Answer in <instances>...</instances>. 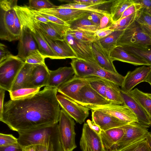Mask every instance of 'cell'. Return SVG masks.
Returning <instances> with one entry per match:
<instances>
[{
	"label": "cell",
	"instance_id": "8d00e7d4",
	"mask_svg": "<svg viewBox=\"0 0 151 151\" xmlns=\"http://www.w3.org/2000/svg\"><path fill=\"white\" fill-rule=\"evenodd\" d=\"M146 136L139 139L116 151H150Z\"/></svg>",
	"mask_w": 151,
	"mask_h": 151
},
{
	"label": "cell",
	"instance_id": "03108f58",
	"mask_svg": "<svg viewBox=\"0 0 151 151\" xmlns=\"http://www.w3.org/2000/svg\"><path fill=\"white\" fill-rule=\"evenodd\" d=\"M150 134H151V132H150Z\"/></svg>",
	"mask_w": 151,
	"mask_h": 151
},
{
	"label": "cell",
	"instance_id": "44dd1931",
	"mask_svg": "<svg viewBox=\"0 0 151 151\" xmlns=\"http://www.w3.org/2000/svg\"><path fill=\"white\" fill-rule=\"evenodd\" d=\"M38 11L54 16L66 23L81 17L88 12L75 9L57 7L54 9H42Z\"/></svg>",
	"mask_w": 151,
	"mask_h": 151
},
{
	"label": "cell",
	"instance_id": "5bb4252c",
	"mask_svg": "<svg viewBox=\"0 0 151 151\" xmlns=\"http://www.w3.org/2000/svg\"><path fill=\"white\" fill-rule=\"evenodd\" d=\"M64 39L75 53L77 58L85 60H95L92 49V42L78 40L67 32Z\"/></svg>",
	"mask_w": 151,
	"mask_h": 151
},
{
	"label": "cell",
	"instance_id": "f1b7e54d",
	"mask_svg": "<svg viewBox=\"0 0 151 151\" xmlns=\"http://www.w3.org/2000/svg\"><path fill=\"white\" fill-rule=\"evenodd\" d=\"M36 65L25 63L18 74L10 91L25 88L30 73Z\"/></svg>",
	"mask_w": 151,
	"mask_h": 151
},
{
	"label": "cell",
	"instance_id": "681fc988",
	"mask_svg": "<svg viewBox=\"0 0 151 151\" xmlns=\"http://www.w3.org/2000/svg\"><path fill=\"white\" fill-rule=\"evenodd\" d=\"M141 8L139 4L134 2L125 10L120 19L128 16L135 12L141 11Z\"/></svg>",
	"mask_w": 151,
	"mask_h": 151
},
{
	"label": "cell",
	"instance_id": "d6a6232c",
	"mask_svg": "<svg viewBox=\"0 0 151 151\" xmlns=\"http://www.w3.org/2000/svg\"><path fill=\"white\" fill-rule=\"evenodd\" d=\"M124 30H114L107 36L99 39L101 46L109 54L116 46L117 42Z\"/></svg>",
	"mask_w": 151,
	"mask_h": 151
},
{
	"label": "cell",
	"instance_id": "b9f144b4",
	"mask_svg": "<svg viewBox=\"0 0 151 151\" xmlns=\"http://www.w3.org/2000/svg\"><path fill=\"white\" fill-rule=\"evenodd\" d=\"M136 21L143 32L151 38V16L141 12Z\"/></svg>",
	"mask_w": 151,
	"mask_h": 151
},
{
	"label": "cell",
	"instance_id": "6da1fadb",
	"mask_svg": "<svg viewBox=\"0 0 151 151\" xmlns=\"http://www.w3.org/2000/svg\"><path fill=\"white\" fill-rule=\"evenodd\" d=\"M58 92L56 88L46 86L28 97L10 99L4 105L0 121L17 132L58 123L60 106L57 98Z\"/></svg>",
	"mask_w": 151,
	"mask_h": 151
},
{
	"label": "cell",
	"instance_id": "ab89813d",
	"mask_svg": "<svg viewBox=\"0 0 151 151\" xmlns=\"http://www.w3.org/2000/svg\"><path fill=\"white\" fill-rule=\"evenodd\" d=\"M41 88H22L9 92L10 99L15 100L24 98L40 91Z\"/></svg>",
	"mask_w": 151,
	"mask_h": 151
},
{
	"label": "cell",
	"instance_id": "d590c367",
	"mask_svg": "<svg viewBox=\"0 0 151 151\" xmlns=\"http://www.w3.org/2000/svg\"><path fill=\"white\" fill-rule=\"evenodd\" d=\"M141 11H139L128 16L120 19L114 23L109 28L113 30H124L136 19Z\"/></svg>",
	"mask_w": 151,
	"mask_h": 151
},
{
	"label": "cell",
	"instance_id": "7a4b0ae2",
	"mask_svg": "<svg viewBox=\"0 0 151 151\" xmlns=\"http://www.w3.org/2000/svg\"><path fill=\"white\" fill-rule=\"evenodd\" d=\"M18 143L23 148L41 145L63 151L60 142L58 123L45 125L18 132Z\"/></svg>",
	"mask_w": 151,
	"mask_h": 151
},
{
	"label": "cell",
	"instance_id": "ac0fdd59",
	"mask_svg": "<svg viewBox=\"0 0 151 151\" xmlns=\"http://www.w3.org/2000/svg\"><path fill=\"white\" fill-rule=\"evenodd\" d=\"M49 70L45 64L36 65L30 73L25 88L46 86L49 76Z\"/></svg>",
	"mask_w": 151,
	"mask_h": 151
},
{
	"label": "cell",
	"instance_id": "ba28073f",
	"mask_svg": "<svg viewBox=\"0 0 151 151\" xmlns=\"http://www.w3.org/2000/svg\"><path fill=\"white\" fill-rule=\"evenodd\" d=\"M124 132L121 139L112 148L116 150L147 136L148 127L137 122L127 124L120 127Z\"/></svg>",
	"mask_w": 151,
	"mask_h": 151
},
{
	"label": "cell",
	"instance_id": "9f6ffc18",
	"mask_svg": "<svg viewBox=\"0 0 151 151\" xmlns=\"http://www.w3.org/2000/svg\"><path fill=\"white\" fill-rule=\"evenodd\" d=\"M86 122L88 124L90 127L96 133L100 135L102 130L100 127L92 121L88 119Z\"/></svg>",
	"mask_w": 151,
	"mask_h": 151
},
{
	"label": "cell",
	"instance_id": "4316f807",
	"mask_svg": "<svg viewBox=\"0 0 151 151\" xmlns=\"http://www.w3.org/2000/svg\"><path fill=\"white\" fill-rule=\"evenodd\" d=\"M71 67L76 76L84 78L95 76V70L92 66L86 60L78 58L71 59Z\"/></svg>",
	"mask_w": 151,
	"mask_h": 151
},
{
	"label": "cell",
	"instance_id": "83f0119b",
	"mask_svg": "<svg viewBox=\"0 0 151 151\" xmlns=\"http://www.w3.org/2000/svg\"><path fill=\"white\" fill-rule=\"evenodd\" d=\"M121 46L127 52L143 60L151 66V44Z\"/></svg>",
	"mask_w": 151,
	"mask_h": 151
},
{
	"label": "cell",
	"instance_id": "52a82bcc",
	"mask_svg": "<svg viewBox=\"0 0 151 151\" xmlns=\"http://www.w3.org/2000/svg\"><path fill=\"white\" fill-rule=\"evenodd\" d=\"M151 44V38L145 33L136 21L124 30L118 40L117 46Z\"/></svg>",
	"mask_w": 151,
	"mask_h": 151
},
{
	"label": "cell",
	"instance_id": "8992f818",
	"mask_svg": "<svg viewBox=\"0 0 151 151\" xmlns=\"http://www.w3.org/2000/svg\"><path fill=\"white\" fill-rule=\"evenodd\" d=\"M58 122L59 137L63 151H73L77 147L74 119L62 109Z\"/></svg>",
	"mask_w": 151,
	"mask_h": 151
},
{
	"label": "cell",
	"instance_id": "d6986e66",
	"mask_svg": "<svg viewBox=\"0 0 151 151\" xmlns=\"http://www.w3.org/2000/svg\"><path fill=\"white\" fill-rule=\"evenodd\" d=\"M88 84L85 78H78L74 75L62 84L58 89V91L76 102L78 92L83 87Z\"/></svg>",
	"mask_w": 151,
	"mask_h": 151
},
{
	"label": "cell",
	"instance_id": "f907efd6",
	"mask_svg": "<svg viewBox=\"0 0 151 151\" xmlns=\"http://www.w3.org/2000/svg\"><path fill=\"white\" fill-rule=\"evenodd\" d=\"M13 55L9 51L7 46L4 44H0V63L2 62Z\"/></svg>",
	"mask_w": 151,
	"mask_h": 151
},
{
	"label": "cell",
	"instance_id": "94428289",
	"mask_svg": "<svg viewBox=\"0 0 151 151\" xmlns=\"http://www.w3.org/2000/svg\"><path fill=\"white\" fill-rule=\"evenodd\" d=\"M23 151H35V145L25 147H24Z\"/></svg>",
	"mask_w": 151,
	"mask_h": 151
},
{
	"label": "cell",
	"instance_id": "7dc6e473",
	"mask_svg": "<svg viewBox=\"0 0 151 151\" xmlns=\"http://www.w3.org/2000/svg\"><path fill=\"white\" fill-rule=\"evenodd\" d=\"M141 6L140 10L151 16V0H133Z\"/></svg>",
	"mask_w": 151,
	"mask_h": 151
},
{
	"label": "cell",
	"instance_id": "be15d7a7",
	"mask_svg": "<svg viewBox=\"0 0 151 151\" xmlns=\"http://www.w3.org/2000/svg\"><path fill=\"white\" fill-rule=\"evenodd\" d=\"M106 150V151H116L115 150L113 149L112 148L108 150Z\"/></svg>",
	"mask_w": 151,
	"mask_h": 151
},
{
	"label": "cell",
	"instance_id": "91938a15",
	"mask_svg": "<svg viewBox=\"0 0 151 151\" xmlns=\"http://www.w3.org/2000/svg\"><path fill=\"white\" fill-rule=\"evenodd\" d=\"M146 139L150 151H151V134L150 132H148L147 133Z\"/></svg>",
	"mask_w": 151,
	"mask_h": 151
},
{
	"label": "cell",
	"instance_id": "836d02e7",
	"mask_svg": "<svg viewBox=\"0 0 151 151\" xmlns=\"http://www.w3.org/2000/svg\"><path fill=\"white\" fill-rule=\"evenodd\" d=\"M119 86L109 81L105 93V98L111 103L119 105H123L121 96V89Z\"/></svg>",
	"mask_w": 151,
	"mask_h": 151
},
{
	"label": "cell",
	"instance_id": "603a6c76",
	"mask_svg": "<svg viewBox=\"0 0 151 151\" xmlns=\"http://www.w3.org/2000/svg\"><path fill=\"white\" fill-rule=\"evenodd\" d=\"M95 60L102 68L114 73H118L109 56V54L100 45L98 40L92 44Z\"/></svg>",
	"mask_w": 151,
	"mask_h": 151
},
{
	"label": "cell",
	"instance_id": "e7e4bbea",
	"mask_svg": "<svg viewBox=\"0 0 151 151\" xmlns=\"http://www.w3.org/2000/svg\"><path fill=\"white\" fill-rule=\"evenodd\" d=\"M148 96L151 98V94L147 93Z\"/></svg>",
	"mask_w": 151,
	"mask_h": 151
},
{
	"label": "cell",
	"instance_id": "e575fe53",
	"mask_svg": "<svg viewBox=\"0 0 151 151\" xmlns=\"http://www.w3.org/2000/svg\"><path fill=\"white\" fill-rule=\"evenodd\" d=\"M84 78L93 88L106 99L105 93L109 81L96 76H90Z\"/></svg>",
	"mask_w": 151,
	"mask_h": 151
},
{
	"label": "cell",
	"instance_id": "e0dca14e",
	"mask_svg": "<svg viewBox=\"0 0 151 151\" xmlns=\"http://www.w3.org/2000/svg\"><path fill=\"white\" fill-rule=\"evenodd\" d=\"M120 93L123 105L127 106L137 117L138 122L148 127L151 126L149 116L140 104L129 93L121 90Z\"/></svg>",
	"mask_w": 151,
	"mask_h": 151
},
{
	"label": "cell",
	"instance_id": "2e32d148",
	"mask_svg": "<svg viewBox=\"0 0 151 151\" xmlns=\"http://www.w3.org/2000/svg\"><path fill=\"white\" fill-rule=\"evenodd\" d=\"M40 30L42 37L55 55L57 59L77 58L75 53L64 39L60 40L53 39Z\"/></svg>",
	"mask_w": 151,
	"mask_h": 151
},
{
	"label": "cell",
	"instance_id": "1f68e13d",
	"mask_svg": "<svg viewBox=\"0 0 151 151\" xmlns=\"http://www.w3.org/2000/svg\"><path fill=\"white\" fill-rule=\"evenodd\" d=\"M128 93L142 106L148 114L151 121V98L147 93H144L137 88L132 90Z\"/></svg>",
	"mask_w": 151,
	"mask_h": 151
},
{
	"label": "cell",
	"instance_id": "484cf974",
	"mask_svg": "<svg viewBox=\"0 0 151 151\" xmlns=\"http://www.w3.org/2000/svg\"><path fill=\"white\" fill-rule=\"evenodd\" d=\"M124 134V130L120 127L102 130L100 136L105 149H111L121 139Z\"/></svg>",
	"mask_w": 151,
	"mask_h": 151
},
{
	"label": "cell",
	"instance_id": "9a60e30c",
	"mask_svg": "<svg viewBox=\"0 0 151 151\" xmlns=\"http://www.w3.org/2000/svg\"><path fill=\"white\" fill-rule=\"evenodd\" d=\"M151 69V66L143 65L132 71H128L124 76L121 90L128 93L137 85L145 82Z\"/></svg>",
	"mask_w": 151,
	"mask_h": 151
},
{
	"label": "cell",
	"instance_id": "7c38bea8",
	"mask_svg": "<svg viewBox=\"0 0 151 151\" xmlns=\"http://www.w3.org/2000/svg\"><path fill=\"white\" fill-rule=\"evenodd\" d=\"M20 23L21 31L17 56L25 62L27 57L38 48L29 28L22 23Z\"/></svg>",
	"mask_w": 151,
	"mask_h": 151
},
{
	"label": "cell",
	"instance_id": "f6af8a7d",
	"mask_svg": "<svg viewBox=\"0 0 151 151\" xmlns=\"http://www.w3.org/2000/svg\"><path fill=\"white\" fill-rule=\"evenodd\" d=\"M18 143V139L12 135L0 134V147L4 146Z\"/></svg>",
	"mask_w": 151,
	"mask_h": 151
},
{
	"label": "cell",
	"instance_id": "4fadbf2b",
	"mask_svg": "<svg viewBox=\"0 0 151 151\" xmlns=\"http://www.w3.org/2000/svg\"><path fill=\"white\" fill-rule=\"evenodd\" d=\"M76 102L87 107L111 103L88 84L83 87L78 92Z\"/></svg>",
	"mask_w": 151,
	"mask_h": 151
},
{
	"label": "cell",
	"instance_id": "4dcf8cb0",
	"mask_svg": "<svg viewBox=\"0 0 151 151\" xmlns=\"http://www.w3.org/2000/svg\"><path fill=\"white\" fill-rule=\"evenodd\" d=\"M112 2L110 14L114 23L119 20L127 8L134 3L133 0H115Z\"/></svg>",
	"mask_w": 151,
	"mask_h": 151
},
{
	"label": "cell",
	"instance_id": "cb8c5ba5",
	"mask_svg": "<svg viewBox=\"0 0 151 151\" xmlns=\"http://www.w3.org/2000/svg\"><path fill=\"white\" fill-rule=\"evenodd\" d=\"M109 56L113 62L115 60H118L135 65L149 66L146 62L135 55L127 52L121 46H116L110 52Z\"/></svg>",
	"mask_w": 151,
	"mask_h": 151
},
{
	"label": "cell",
	"instance_id": "c3c4849f",
	"mask_svg": "<svg viewBox=\"0 0 151 151\" xmlns=\"http://www.w3.org/2000/svg\"><path fill=\"white\" fill-rule=\"evenodd\" d=\"M103 14L95 12L88 11L86 14V15L89 20L99 27L101 17Z\"/></svg>",
	"mask_w": 151,
	"mask_h": 151
},
{
	"label": "cell",
	"instance_id": "ffe728a7",
	"mask_svg": "<svg viewBox=\"0 0 151 151\" xmlns=\"http://www.w3.org/2000/svg\"><path fill=\"white\" fill-rule=\"evenodd\" d=\"M91 111L92 121L103 131L120 127L128 124L100 111L91 110Z\"/></svg>",
	"mask_w": 151,
	"mask_h": 151
},
{
	"label": "cell",
	"instance_id": "f5cc1de1",
	"mask_svg": "<svg viewBox=\"0 0 151 151\" xmlns=\"http://www.w3.org/2000/svg\"><path fill=\"white\" fill-rule=\"evenodd\" d=\"M23 148L18 143L0 147V151H23Z\"/></svg>",
	"mask_w": 151,
	"mask_h": 151
},
{
	"label": "cell",
	"instance_id": "6f0895ef",
	"mask_svg": "<svg viewBox=\"0 0 151 151\" xmlns=\"http://www.w3.org/2000/svg\"><path fill=\"white\" fill-rule=\"evenodd\" d=\"M5 90L0 88V116L2 115L4 110V101Z\"/></svg>",
	"mask_w": 151,
	"mask_h": 151
},
{
	"label": "cell",
	"instance_id": "680465c9",
	"mask_svg": "<svg viewBox=\"0 0 151 151\" xmlns=\"http://www.w3.org/2000/svg\"><path fill=\"white\" fill-rule=\"evenodd\" d=\"M35 151H57L53 148L41 145H35Z\"/></svg>",
	"mask_w": 151,
	"mask_h": 151
},
{
	"label": "cell",
	"instance_id": "db71d44e",
	"mask_svg": "<svg viewBox=\"0 0 151 151\" xmlns=\"http://www.w3.org/2000/svg\"><path fill=\"white\" fill-rule=\"evenodd\" d=\"M29 10L34 19L36 21L45 23H47L49 21L41 15L37 11L30 9L28 6Z\"/></svg>",
	"mask_w": 151,
	"mask_h": 151
},
{
	"label": "cell",
	"instance_id": "f35d334b",
	"mask_svg": "<svg viewBox=\"0 0 151 151\" xmlns=\"http://www.w3.org/2000/svg\"><path fill=\"white\" fill-rule=\"evenodd\" d=\"M66 32L82 41L93 42L98 40L96 32L81 30H71L68 29Z\"/></svg>",
	"mask_w": 151,
	"mask_h": 151
},
{
	"label": "cell",
	"instance_id": "11a10c76",
	"mask_svg": "<svg viewBox=\"0 0 151 151\" xmlns=\"http://www.w3.org/2000/svg\"><path fill=\"white\" fill-rule=\"evenodd\" d=\"M114 31L108 28L98 30L96 32L95 34L98 40L109 35Z\"/></svg>",
	"mask_w": 151,
	"mask_h": 151
},
{
	"label": "cell",
	"instance_id": "6125c7cd",
	"mask_svg": "<svg viewBox=\"0 0 151 151\" xmlns=\"http://www.w3.org/2000/svg\"><path fill=\"white\" fill-rule=\"evenodd\" d=\"M145 82L149 83L151 86V69L145 81Z\"/></svg>",
	"mask_w": 151,
	"mask_h": 151
},
{
	"label": "cell",
	"instance_id": "8fae6325",
	"mask_svg": "<svg viewBox=\"0 0 151 151\" xmlns=\"http://www.w3.org/2000/svg\"><path fill=\"white\" fill-rule=\"evenodd\" d=\"M80 145L82 151H106L100 135L91 129L87 122L83 126Z\"/></svg>",
	"mask_w": 151,
	"mask_h": 151
},
{
	"label": "cell",
	"instance_id": "816d5d0a",
	"mask_svg": "<svg viewBox=\"0 0 151 151\" xmlns=\"http://www.w3.org/2000/svg\"><path fill=\"white\" fill-rule=\"evenodd\" d=\"M38 12L49 21L63 25H68L66 23L53 15L40 12Z\"/></svg>",
	"mask_w": 151,
	"mask_h": 151
},
{
	"label": "cell",
	"instance_id": "30bf717a",
	"mask_svg": "<svg viewBox=\"0 0 151 151\" xmlns=\"http://www.w3.org/2000/svg\"><path fill=\"white\" fill-rule=\"evenodd\" d=\"M88 108L91 110L101 111L128 123L138 122L136 115L127 106L124 105L110 103L104 105L89 106Z\"/></svg>",
	"mask_w": 151,
	"mask_h": 151
},
{
	"label": "cell",
	"instance_id": "9c48e42d",
	"mask_svg": "<svg viewBox=\"0 0 151 151\" xmlns=\"http://www.w3.org/2000/svg\"><path fill=\"white\" fill-rule=\"evenodd\" d=\"M60 106L77 122L82 124L89 114L90 109L61 94L57 95Z\"/></svg>",
	"mask_w": 151,
	"mask_h": 151
},
{
	"label": "cell",
	"instance_id": "f546056e",
	"mask_svg": "<svg viewBox=\"0 0 151 151\" xmlns=\"http://www.w3.org/2000/svg\"><path fill=\"white\" fill-rule=\"evenodd\" d=\"M86 14L76 19L66 23L68 29L71 30H81L94 32L98 30V27L89 20Z\"/></svg>",
	"mask_w": 151,
	"mask_h": 151
},
{
	"label": "cell",
	"instance_id": "74e56055",
	"mask_svg": "<svg viewBox=\"0 0 151 151\" xmlns=\"http://www.w3.org/2000/svg\"><path fill=\"white\" fill-rule=\"evenodd\" d=\"M57 8L75 9L95 12L104 14L109 13L106 10L101 9L93 7L92 5L76 3H70L57 6Z\"/></svg>",
	"mask_w": 151,
	"mask_h": 151
},
{
	"label": "cell",
	"instance_id": "7bdbcfd3",
	"mask_svg": "<svg viewBox=\"0 0 151 151\" xmlns=\"http://www.w3.org/2000/svg\"><path fill=\"white\" fill-rule=\"evenodd\" d=\"M29 8L37 11L44 9H54L57 6L48 0H29Z\"/></svg>",
	"mask_w": 151,
	"mask_h": 151
},
{
	"label": "cell",
	"instance_id": "d4e9b609",
	"mask_svg": "<svg viewBox=\"0 0 151 151\" xmlns=\"http://www.w3.org/2000/svg\"><path fill=\"white\" fill-rule=\"evenodd\" d=\"M86 61L94 69L95 73V76L104 78L122 86L124 76L118 73H113L101 67L95 60Z\"/></svg>",
	"mask_w": 151,
	"mask_h": 151
},
{
	"label": "cell",
	"instance_id": "3957f363",
	"mask_svg": "<svg viewBox=\"0 0 151 151\" xmlns=\"http://www.w3.org/2000/svg\"><path fill=\"white\" fill-rule=\"evenodd\" d=\"M14 9L20 22L26 26L30 30L42 54L45 58L57 59L55 55L42 37L39 27L29 10L28 6L17 5Z\"/></svg>",
	"mask_w": 151,
	"mask_h": 151
},
{
	"label": "cell",
	"instance_id": "ee69618b",
	"mask_svg": "<svg viewBox=\"0 0 151 151\" xmlns=\"http://www.w3.org/2000/svg\"><path fill=\"white\" fill-rule=\"evenodd\" d=\"M45 58L38 49L30 54L26 58L25 62L35 65L45 64Z\"/></svg>",
	"mask_w": 151,
	"mask_h": 151
},
{
	"label": "cell",
	"instance_id": "60d3db41",
	"mask_svg": "<svg viewBox=\"0 0 151 151\" xmlns=\"http://www.w3.org/2000/svg\"><path fill=\"white\" fill-rule=\"evenodd\" d=\"M35 23L40 29L46 35L49 37L56 40H64L63 36L60 35L57 31L48 23L37 21L35 19Z\"/></svg>",
	"mask_w": 151,
	"mask_h": 151
},
{
	"label": "cell",
	"instance_id": "5b68a950",
	"mask_svg": "<svg viewBox=\"0 0 151 151\" xmlns=\"http://www.w3.org/2000/svg\"><path fill=\"white\" fill-rule=\"evenodd\" d=\"M25 62L17 55H12L0 63V88L9 92Z\"/></svg>",
	"mask_w": 151,
	"mask_h": 151
},
{
	"label": "cell",
	"instance_id": "277c9868",
	"mask_svg": "<svg viewBox=\"0 0 151 151\" xmlns=\"http://www.w3.org/2000/svg\"><path fill=\"white\" fill-rule=\"evenodd\" d=\"M17 0L0 1V38L12 42L19 40L14 26Z\"/></svg>",
	"mask_w": 151,
	"mask_h": 151
},
{
	"label": "cell",
	"instance_id": "bcb514c9",
	"mask_svg": "<svg viewBox=\"0 0 151 151\" xmlns=\"http://www.w3.org/2000/svg\"><path fill=\"white\" fill-rule=\"evenodd\" d=\"M113 23L110 13L103 14L100 19L98 30L109 28Z\"/></svg>",
	"mask_w": 151,
	"mask_h": 151
},
{
	"label": "cell",
	"instance_id": "7402d4cb",
	"mask_svg": "<svg viewBox=\"0 0 151 151\" xmlns=\"http://www.w3.org/2000/svg\"><path fill=\"white\" fill-rule=\"evenodd\" d=\"M50 75L46 86L58 89L63 83L71 79L74 75L71 67H61L54 70H49Z\"/></svg>",
	"mask_w": 151,
	"mask_h": 151
}]
</instances>
